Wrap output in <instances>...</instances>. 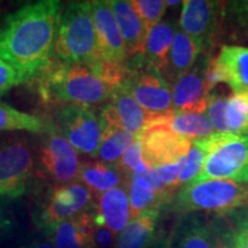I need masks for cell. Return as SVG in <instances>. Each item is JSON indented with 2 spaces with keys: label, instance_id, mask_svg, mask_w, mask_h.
I'll return each instance as SVG.
<instances>
[{
  "label": "cell",
  "instance_id": "obj_1",
  "mask_svg": "<svg viewBox=\"0 0 248 248\" xmlns=\"http://www.w3.org/2000/svg\"><path fill=\"white\" fill-rule=\"evenodd\" d=\"M62 2L42 0L13 12L0 26V59L26 80L37 76L51 61Z\"/></svg>",
  "mask_w": 248,
  "mask_h": 248
},
{
  "label": "cell",
  "instance_id": "obj_2",
  "mask_svg": "<svg viewBox=\"0 0 248 248\" xmlns=\"http://www.w3.org/2000/svg\"><path fill=\"white\" fill-rule=\"evenodd\" d=\"M37 77L39 97L46 104L92 108L106 105L114 92L88 64L66 63L55 59Z\"/></svg>",
  "mask_w": 248,
  "mask_h": 248
},
{
  "label": "cell",
  "instance_id": "obj_3",
  "mask_svg": "<svg viewBox=\"0 0 248 248\" xmlns=\"http://www.w3.org/2000/svg\"><path fill=\"white\" fill-rule=\"evenodd\" d=\"M53 51L66 63L89 66L99 60L91 1H70L62 8Z\"/></svg>",
  "mask_w": 248,
  "mask_h": 248
},
{
  "label": "cell",
  "instance_id": "obj_4",
  "mask_svg": "<svg viewBox=\"0 0 248 248\" xmlns=\"http://www.w3.org/2000/svg\"><path fill=\"white\" fill-rule=\"evenodd\" d=\"M179 216L192 213L228 215L240 208H248V185L228 179H209L184 185L171 203Z\"/></svg>",
  "mask_w": 248,
  "mask_h": 248
},
{
  "label": "cell",
  "instance_id": "obj_5",
  "mask_svg": "<svg viewBox=\"0 0 248 248\" xmlns=\"http://www.w3.org/2000/svg\"><path fill=\"white\" fill-rule=\"evenodd\" d=\"M194 141L206 151L207 156L201 172L186 185L209 179H228L248 185V136L214 132Z\"/></svg>",
  "mask_w": 248,
  "mask_h": 248
},
{
  "label": "cell",
  "instance_id": "obj_6",
  "mask_svg": "<svg viewBox=\"0 0 248 248\" xmlns=\"http://www.w3.org/2000/svg\"><path fill=\"white\" fill-rule=\"evenodd\" d=\"M33 209L37 228L51 234L59 223L95 212V195L78 181L54 185L37 199Z\"/></svg>",
  "mask_w": 248,
  "mask_h": 248
},
{
  "label": "cell",
  "instance_id": "obj_7",
  "mask_svg": "<svg viewBox=\"0 0 248 248\" xmlns=\"http://www.w3.org/2000/svg\"><path fill=\"white\" fill-rule=\"evenodd\" d=\"M36 176V153L26 137H11L0 144V200L20 199Z\"/></svg>",
  "mask_w": 248,
  "mask_h": 248
},
{
  "label": "cell",
  "instance_id": "obj_8",
  "mask_svg": "<svg viewBox=\"0 0 248 248\" xmlns=\"http://www.w3.org/2000/svg\"><path fill=\"white\" fill-rule=\"evenodd\" d=\"M130 74L124 84L142 109L152 115H162L173 109L171 85L150 66L144 57L128 61Z\"/></svg>",
  "mask_w": 248,
  "mask_h": 248
},
{
  "label": "cell",
  "instance_id": "obj_9",
  "mask_svg": "<svg viewBox=\"0 0 248 248\" xmlns=\"http://www.w3.org/2000/svg\"><path fill=\"white\" fill-rule=\"evenodd\" d=\"M53 124L77 152L97 157L104 129L100 115L92 108L62 105L55 113Z\"/></svg>",
  "mask_w": 248,
  "mask_h": 248
},
{
  "label": "cell",
  "instance_id": "obj_10",
  "mask_svg": "<svg viewBox=\"0 0 248 248\" xmlns=\"http://www.w3.org/2000/svg\"><path fill=\"white\" fill-rule=\"evenodd\" d=\"M45 137L38 148L39 167L44 176L55 185L78 181V153L53 124L46 125Z\"/></svg>",
  "mask_w": 248,
  "mask_h": 248
},
{
  "label": "cell",
  "instance_id": "obj_11",
  "mask_svg": "<svg viewBox=\"0 0 248 248\" xmlns=\"http://www.w3.org/2000/svg\"><path fill=\"white\" fill-rule=\"evenodd\" d=\"M224 2L209 0L183 1L178 28L199 43L202 52L213 48L216 37L221 31Z\"/></svg>",
  "mask_w": 248,
  "mask_h": 248
},
{
  "label": "cell",
  "instance_id": "obj_12",
  "mask_svg": "<svg viewBox=\"0 0 248 248\" xmlns=\"http://www.w3.org/2000/svg\"><path fill=\"white\" fill-rule=\"evenodd\" d=\"M142 159L150 168L175 163L187 155L192 140L160 124H148L139 136Z\"/></svg>",
  "mask_w": 248,
  "mask_h": 248
},
{
  "label": "cell",
  "instance_id": "obj_13",
  "mask_svg": "<svg viewBox=\"0 0 248 248\" xmlns=\"http://www.w3.org/2000/svg\"><path fill=\"white\" fill-rule=\"evenodd\" d=\"M99 115L104 131L120 129L137 137L155 116L142 109L124 86L114 89L110 100L102 106Z\"/></svg>",
  "mask_w": 248,
  "mask_h": 248
},
{
  "label": "cell",
  "instance_id": "obj_14",
  "mask_svg": "<svg viewBox=\"0 0 248 248\" xmlns=\"http://www.w3.org/2000/svg\"><path fill=\"white\" fill-rule=\"evenodd\" d=\"M219 83H225L234 94L248 92V47L224 45L217 57L212 58L207 70L209 93Z\"/></svg>",
  "mask_w": 248,
  "mask_h": 248
},
{
  "label": "cell",
  "instance_id": "obj_15",
  "mask_svg": "<svg viewBox=\"0 0 248 248\" xmlns=\"http://www.w3.org/2000/svg\"><path fill=\"white\" fill-rule=\"evenodd\" d=\"M212 58L208 52H202L191 69L171 85L173 109L204 114L209 94L207 70Z\"/></svg>",
  "mask_w": 248,
  "mask_h": 248
},
{
  "label": "cell",
  "instance_id": "obj_16",
  "mask_svg": "<svg viewBox=\"0 0 248 248\" xmlns=\"http://www.w3.org/2000/svg\"><path fill=\"white\" fill-rule=\"evenodd\" d=\"M92 17L97 33L99 60L124 63L128 60L122 36L107 0L91 1Z\"/></svg>",
  "mask_w": 248,
  "mask_h": 248
},
{
  "label": "cell",
  "instance_id": "obj_17",
  "mask_svg": "<svg viewBox=\"0 0 248 248\" xmlns=\"http://www.w3.org/2000/svg\"><path fill=\"white\" fill-rule=\"evenodd\" d=\"M110 7L125 46L126 57H144L148 30L131 2L126 0H111Z\"/></svg>",
  "mask_w": 248,
  "mask_h": 248
},
{
  "label": "cell",
  "instance_id": "obj_18",
  "mask_svg": "<svg viewBox=\"0 0 248 248\" xmlns=\"http://www.w3.org/2000/svg\"><path fill=\"white\" fill-rule=\"evenodd\" d=\"M95 223L120 234L131 221V210L126 186L95 195Z\"/></svg>",
  "mask_w": 248,
  "mask_h": 248
},
{
  "label": "cell",
  "instance_id": "obj_19",
  "mask_svg": "<svg viewBox=\"0 0 248 248\" xmlns=\"http://www.w3.org/2000/svg\"><path fill=\"white\" fill-rule=\"evenodd\" d=\"M95 212L85 213L59 223L51 232L57 248H94L93 230Z\"/></svg>",
  "mask_w": 248,
  "mask_h": 248
},
{
  "label": "cell",
  "instance_id": "obj_20",
  "mask_svg": "<svg viewBox=\"0 0 248 248\" xmlns=\"http://www.w3.org/2000/svg\"><path fill=\"white\" fill-rule=\"evenodd\" d=\"M209 219L200 213L181 216L170 234V248H212Z\"/></svg>",
  "mask_w": 248,
  "mask_h": 248
},
{
  "label": "cell",
  "instance_id": "obj_21",
  "mask_svg": "<svg viewBox=\"0 0 248 248\" xmlns=\"http://www.w3.org/2000/svg\"><path fill=\"white\" fill-rule=\"evenodd\" d=\"M201 53H202V48L199 43L183 32L178 28L173 37L168 62H167L162 77L170 85H172L176 80L191 69Z\"/></svg>",
  "mask_w": 248,
  "mask_h": 248
},
{
  "label": "cell",
  "instance_id": "obj_22",
  "mask_svg": "<svg viewBox=\"0 0 248 248\" xmlns=\"http://www.w3.org/2000/svg\"><path fill=\"white\" fill-rule=\"evenodd\" d=\"M151 123L167 126L172 132L191 140L207 138L215 132L212 122L206 114L193 113V111L172 109L162 115H155Z\"/></svg>",
  "mask_w": 248,
  "mask_h": 248
},
{
  "label": "cell",
  "instance_id": "obj_23",
  "mask_svg": "<svg viewBox=\"0 0 248 248\" xmlns=\"http://www.w3.org/2000/svg\"><path fill=\"white\" fill-rule=\"evenodd\" d=\"M178 27L170 21H161L148 30L144 58L150 66L162 75L166 69L173 37Z\"/></svg>",
  "mask_w": 248,
  "mask_h": 248
},
{
  "label": "cell",
  "instance_id": "obj_24",
  "mask_svg": "<svg viewBox=\"0 0 248 248\" xmlns=\"http://www.w3.org/2000/svg\"><path fill=\"white\" fill-rule=\"evenodd\" d=\"M128 194L131 210V219L137 218L145 212H160L172 203V200L160 194L142 175L132 176L128 179Z\"/></svg>",
  "mask_w": 248,
  "mask_h": 248
},
{
  "label": "cell",
  "instance_id": "obj_25",
  "mask_svg": "<svg viewBox=\"0 0 248 248\" xmlns=\"http://www.w3.org/2000/svg\"><path fill=\"white\" fill-rule=\"evenodd\" d=\"M160 212H145L133 218L116 237L115 248H150L156 239Z\"/></svg>",
  "mask_w": 248,
  "mask_h": 248
},
{
  "label": "cell",
  "instance_id": "obj_26",
  "mask_svg": "<svg viewBox=\"0 0 248 248\" xmlns=\"http://www.w3.org/2000/svg\"><path fill=\"white\" fill-rule=\"evenodd\" d=\"M78 182L88 186L94 195L128 185V179L117 169L116 166L101 162L82 163Z\"/></svg>",
  "mask_w": 248,
  "mask_h": 248
},
{
  "label": "cell",
  "instance_id": "obj_27",
  "mask_svg": "<svg viewBox=\"0 0 248 248\" xmlns=\"http://www.w3.org/2000/svg\"><path fill=\"white\" fill-rule=\"evenodd\" d=\"M139 137L132 133L120 129L105 130L104 138L98 151L97 157L99 162L114 166L119 162L128 148L137 140Z\"/></svg>",
  "mask_w": 248,
  "mask_h": 248
},
{
  "label": "cell",
  "instance_id": "obj_28",
  "mask_svg": "<svg viewBox=\"0 0 248 248\" xmlns=\"http://www.w3.org/2000/svg\"><path fill=\"white\" fill-rule=\"evenodd\" d=\"M0 130L1 131H29L44 133L45 123L39 117L15 109L11 105L0 101Z\"/></svg>",
  "mask_w": 248,
  "mask_h": 248
},
{
  "label": "cell",
  "instance_id": "obj_29",
  "mask_svg": "<svg viewBox=\"0 0 248 248\" xmlns=\"http://www.w3.org/2000/svg\"><path fill=\"white\" fill-rule=\"evenodd\" d=\"M224 120L225 133L248 136V92L228 98Z\"/></svg>",
  "mask_w": 248,
  "mask_h": 248
},
{
  "label": "cell",
  "instance_id": "obj_30",
  "mask_svg": "<svg viewBox=\"0 0 248 248\" xmlns=\"http://www.w3.org/2000/svg\"><path fill=\"white\" fill-rule=\"evenodd\" d=\"M212 248H237L233 225L228 215H213L209 219Z\"/></svg>",
  "mask_w": 248,
  "mask_h": 248
},
{
  "label": "cell",
  "instance_id": "obj_31",
  "mask_svg": "<svg viewBox=\"0 0 248 248\" xmlns=\"http://www.w3.org/2000/svg\"><path fill=\"white\" fill-rule=\"evenodd\" d=\"M114 166L117 167V169L125 176L126 179L136 175H141L146 172L150 167L145 163L142 159V151H141V142L140 139H137L128 150L124 152L122 157L119 160V162Z\"/></svg>",
  "mask_w": 248,
  "mask_h": 248
},
{
  "label": "cell",
  "instance_id": "obj_32",
  "mask_svg": "<svg viewBox=\"0 0 248 248\" xmlns=\"http://www.w3.org/2000/svg\"><path fill=\"white\" fill-rule=\"evenodd\" d=\"M206 156V151L201 148L194 140H192L190 151L186 155L185 163L183 166L181 173H179V187L188 184L192 179H194L199 175L204 166Z\"/></svg>",
  "mask_w": 248,
  "mask_h": 248
},
{
  "label": "cell",
  "instance_id": "obj_33",
  "mask_svg": "<svg viewBox=\"0 0 248 248\" xmlns=\"http://www.w3.org/2000/svg\"><path fill=\"white\" fill-rule=\"evenodd\" d=\"M130 2L146 26L147 30L161 22V18L167 8L166 1L163 0H133Z\"/></svg>",
  "mask_w": 248,
  "mask_h": 248
},
{
  "label": "cell",
  "instance_id": "obj_34",
  "mask_svg": "<svg viewBox=\"0 0 248 248\" xmlns=\"http://www.w3.org/2000/svg\"><path fill=\"white\" fill-rule=\"evenodd\" d=\"M233 225L237 248H248V208H240L228 214Z\"/></svg>",
  "mask_w": 248,
  "mask_h": 248
},
{
  "label": "cell",
  "instance_id": "obj_35",
  "mask_svg": "<svg viewBox=\"0 0 248 248\" xmlns=\"http://www.w3.org/2000/svg\"><path fill=\"white\" fill-rule=\"evenodd\" d=\"M185 157L178 160L177 162L166 164V166L159 167V168H155V171H156L157 177L160 178V181L163 183L164 185L168 186L169 188H172V190H177L179 188V173L182 171L183 166L185 163Z\"/></svg>",
  "mask_w": 248,
  "mask_h": 248
},
{
  "label": "cell",
  "instance_id": "obj_36",
  "mask_svg": "<svg viewBox=\"0 0 248 248\" xmlns=\"http://www.w3.org/2000/svg\"><path fill=\"white\" fill-rule=\"evenodd\" d=\"M22 82H24L22 75L14 67L0 59V95Z\"/></svg>",
  "mask_w": 248,
  "mask_h": 248
},
{
  "label": "cell",
  "instance_id": "obj_37",
  "mask_svg": "<svg viewBox=\"0 0 248 248\" xmlns=\"http://www.w3.org/2000/svg\"><path fill=\"white\" fill-rule=\"evenodd\" d=\"M93 244L94 248H115L116 234L106 226L95 223L93 230Z\"/></svg>",
  "mask_w": 248,
  "mask_h": 248
},
{
  "label": "cell",
  "instance_id": "obj_38",
  "mask_svg": "<svg viewBox=\"0 0 248 248\" xmlns=\"http://www.w3.org/2000/svg\"><path fill=\"white\" fill-rule=\"evenodd\" d=\"M12 226L13 224L8 217L7 212L2 208L1 203H0V240L9 233V231L12 230Z\"/></svg>",
  "mask_w": 248,
  "mask_h": 248
},
{
  "label": "cell",
  "instance_id": "obj_39",
  "mask_svg": "<svg viewBox=\"0 0 248 248\" xmlns=\"http://www.w3.org/2000/svg\"><path fill=\"white\" fill-rule=\"evenodd\" d=\"M20 248H57L54 246L53 241L51 238H45V239H36L31 243L23 245Z\"/></svg>",
  "mask_w": 248,
  "mask_h": 248
},
{
  "label": "cell",
  "instance_id": "obj_40",
  "mask_svg": "<svg viewBox=\"0 0 248 248\" xmlns=\"http://www.w3.org/2000/svg\"><path fill=\"white\" fill-rule=\"evenodd\" d=\"M150 248H170V234L160 233Z\"/></svg>",
  "mask_w": 248,
  "mask_h": 248
},
{
  "label": "cell",
  "instance_id": "obj_41",
  "mask_svg": "<svg viewBox=\"0 0 248 248\" xmlns=\"http://www.w3.org/2000/svg\"><path fill=\"white\" fill-rule=\"evenodd\" d=\"M167 6H176L179 4H183V1H166Z\"/></svg>",
  "mask_w": 248,
  "mask_h": 248
}]
</instances>
